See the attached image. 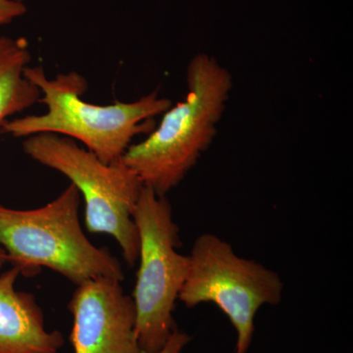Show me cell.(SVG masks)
<instances>
[{"instance_id": "obj_1", "label": "cell", "mask_w": 353, "mask_h": 353, "mask_svg": "<svg viewBox=\"0 0 353 353\" xmlns=\"http://www.w3.org/2000/svg\"><path fill=\"white\" fill-rule=\"evenodd\" d=\"M188 94L162 114L158 127L123 154L124 163L157 196L178 187L212 143L233 88L229 70L199 53L187 68Z\"/></svg>"}, {"instance_id": "obj_2", "label": "cell", "mask_w": 353, "mask_h": 353, "mask_svg": "<svg viewBox=\"0 0 353 353\" xmlns=\"http://www.w3.org/2000/svg\"><path fill=\"white\" fill-rule=\"evenodd\" d=\"M25 76L39 88L46 112L6 121L1 132L14 138L54 134L80 141L104 163L123 157L134 137L154 129L153 118L162 115L172 101L157 92L132 102L99 105L83 101L87 80L71 71L48 79L43 66H28Z\"/></svg>"}, {"instance_id": "obj_3", "label": "cell", "mask_w": 353, "mask_h": 353, "mask_svg": "<svg viewBox=\"0 0 353 353\" xmlns=\"http://www.w3.org/2000/svg\"><path fill=\"white\" fill-rule=\"evenodd\" d=\"M80 201V192L70 183L43 208L22 210L0 203V246L7 263L27 278L48 268L77 285L99 278L122 282L124 271L117 257L83 233Z\"/></svg>"}, {"instance_id": "obj_4", "label": "cell", "mask_w": 353, "mask_h": 353, "mask_svg": "<svg viewBox=\"0 0 353 353\" xmlns=\"http://www.w3.org/2000/svg\"><path fill=\"white\" fill-rule=\"evenodd\" d=\"M23 150L71 181L85 201L88 232L113 236L125 261L134 267L139 260V236L132 212L145 185L122 157L104 163L73 139L54 134L28 137Z\"/></svg>"}, {"instance_id": "obj_5", "label": "cell", "mask_w": 353, "mask_h": 353, "mask_svg": "<svg viewBox=\"0 0 353 353\" xmlns=\"http://www.w3.org/2000/svg\"><path fill=\"white\" fill-rule=\"evenodd\" d=\"M139 236V267L134 285L136 332L143 353H157L176 331L173 312L190 268L170 201L143 187L132 212Z\"/></svg>"}, {"instance_id": "obj_6", "label": "cell", "mask_w": 353, "mask_h": 353, "mask_svg": "<svg viewBox=\"0 0 353 353\" xmlns=\"http://www.w3.org/2000/svg\"><path fill=\"white\" fill-rule=\"evenodd\" d=\"M189 257V273L179 301L188 308L216 304L236 330L234 353L248 352L259 309L282 301L280 275L255 260L239 256L233 246L213 234L199 236Z\"/></svg>"}, {"instance_id": "obj_7", "label": "cell", "mask_w": 353, "mask_h": 353, "mask_svg": "<svg viewBox=\"0 0 353 353\" xmlns=\"http://www.w3.org/2000/svg\"><path fill=\"white\" fill-rule=\"evenodd\" d=\"M68 308L74 353H143L134 301L120 281L99 278L77 285Z\"/></svg>"}, {"instance_id": "obj_8", "label": "cell", "mask_w": 353, "mask_h": 353, "mask_svg": "<svg viewBox=\"0 0 353 353\" xmlns=\"http://www.w3.org/2000/svg\"><path fill=\"white\" fill-rule=\"evenodd\" d=\"M20 271L0 274V353H58L64 336L48 331L36 297L15 288Z\"/></svg>"}, {"instance_id": "obj_9", "label": "cell", "mask_w": 353, "mask_h": 353, "mask_svg": "<svg viewBox=\"0 0 353 353\" xmlns=\"http://www.w3.org/2000/svg\"><path fill=\"white\" fill-rule=\"evenodd\" d=\"M30 61L27 39L0 36V132L6 121L41 99L39 88L25 76Z\"/></svg>"}, {"instance_id": "obj_10", "label": "cell", "mask_w": 353, "mask_h": 353, "mask_svg": "<svg viewBox=\"0 0 353 353\" xmlns=\"http://www.w3.org/2000/svg\"><path fill=\"white\" fill-rule=\"evenodd\" d=\"M27 13L24 2L16 0H0V26L10 24L13 20Z\"/></svg>"}, {"instance_id": "obj_11", "label": "cell", "mask_w": 353, "mask_h": 353, "mask_svg": "<svg viewBox=\"0 0 353 353\" xmlns=\"http://www.w3.org/2000/svg\"><path fill=\"white\" fill-rule=\"evenodd\" d=\"M190 340H192V336L190 334L176 329L172 334L166 345L157 353H182L183 348L187 347Z\"/></svg>"}, {"instance_id": "obj_12", "label": "cell", "mask_w": 353, "mask_h": 353, "mask_svg": "<svg viewBox=\"0 0 353 353\" xmlns=\"http://www.w3.org/2000/svg\"><path fill=\"white\" fill-rule=\"evenodd\" d=\"M7 263L6 253L4 252L3 248L0 246V271H1L2 267Z\"/></svg>"}, {"instance_id": "obj_13", "label": "cell", "mask_w": 353, "mask_h": 353, "mask_svg": "<svg viewBox=\"0 0 353 353\" xmlns=\"http://www.w3.org/2000/svg\"><path fill=\"white\" fill-rule=\"evenodd\" d=\"M16 1L24 2V0H16Z\"/></svg>"}]
</instances>
